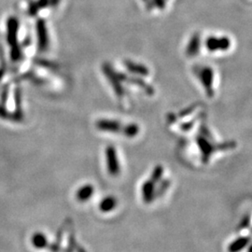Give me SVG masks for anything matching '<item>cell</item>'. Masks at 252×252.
I'll list each match as a JSON object with an SVG mask.
<instances>
[{"label": "cell", "instance_id": "1", "mask_svg": "<svg viewBox=\"0 0 252 252\" xmlns=\"http://www.w3.org/2000/svg\"><path fill=\"white\" fill-rule=\"evenodd\" d=\"M229 42L227 40L213 38L208 41L207 46L211 50H224L228 46Z\"/></svg>", "mask_w": 252, "mask_h": 252}, {"label": "cell", "instance_id": "2", "mask_svg": "<svg viewBox=\"0 0 252 252\" xmlns=\"http://www.w3.org/2000/svg\"><path fill=\"white\" fill-rule=\"evenodd\" d=\"M93 192V189L90 185H85L81 187L77 193V197L80 201H87L91 198L92 194Z\"/></svg>", "mask_w": 252, "mask_h": 252}, {"label": "cell", "instance_id": "3", "mask_svg": "<svg viewBox=\"0 0 252 252\" xmlns=\"http://www.w3.org/2000/svg\"><path fill=\"white\" fill-rule=\"evenodd\" d=\"M248 242H249V238H246V237L239 238L229 246V252H239L240 251H242L243 248H245L247 246Z\"/></svg>", "mask_w": 252, "mask_h": 252}, {"label": "cell", "instance_id": "4", "mask_svg": "<svg viewBox=\"0 0 252 252\" xmlns=\"http://www.w3.org/2000/svg\"><path fill=\"white\" fill-rule=\"evenodd\" d=\"M116 206V200L113 197H108L101 202L100 209L103 212H109Z\"/></svg>", "mask_w": 252, "mask_h": 252}]
</instances>
